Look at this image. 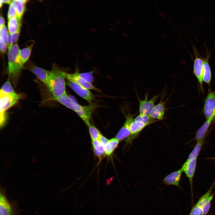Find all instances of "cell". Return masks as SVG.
Listing matches in <instances>:
<instances>
[{
  "mask_svg": "<svg viewBox=\"0 0 215 215\" xmlns=\"http://www.w3.org/2000/svg\"><path fill=\"white\" fill-rule=\"evenodd\" d=\"M67 84L76 93L90 103L93 100L94 96L89 89L75 82L68 81Z\"/></svg>",
  "mask_w": 215,
  "mask_h": 215,
  "instance_id": "cell-9",
  "label": "cell"
},
{
  "mask_svg": "<svg viewBox=\"0 0 215 215\" xmlns=\"http://www.w3.org/2000/svg\"><path fill=\"white\" fill-rule=\"evenodd\" d=\"M65 79L68 81L76 82L80 85L88 89L99 91L92 83H90L82 78L80 75L78 70L76 69L74 73H66Z\"/></svg>",
  "mask_w": 215,
  "mask_h": 215,
  "instance_id": "cell-10",
  "label": "cell"
},
{
  "mask_svg": "<svg viewBox=\"0 0 215 215\" xmlns=\"http://www.w3.org/2000/svg\"><path fill=\"white\" fill-rule=\"evenodd\" d=\"M135 115L136 114H132L129 112L126 115L125 122L116 136V138L119 141L127 139L130 135V125Z\"/></svg>",
  "mask_w": 215,
  "mask_h": 215,
  "instance_id": "cell-8",
  "label": "cell"
},
{
  "mask_svg": "<svg viewBox=\"0 0 215 215\" xmlns=\"http://www.w3.org/2000/svg\"><path fill=\"white\" fill-rule=\"evenodd\" d=\"M20 50L17 43L8 46V75L14 83H15L18 79L23 66L20 64L19 59Z\"/></svg>",
  "mask_w": 215,
  "mask_h": 215,
  "instance_id": "cell-2",
  "label": "cell"
},
{
  "mask_svg": "<svg viewBox=\"0 0 215 215\" xmlns=\"http://www.w3.org/2000/svg\"><path fill=\"white\" fill-rule=\"evenodd\" d=\"M93 71L80 73V76L87 82L92 83L93 81Z\"/></svg>",
  "mask_w": 215,
  "mask_h": 215,
  "instance_id": "cell-32",
  "label": "cell"
},
{
  "mask_svg": "<svg viewBox=\"0 0 215 215\" xmlns=\"http://www.w3.org/2000/svg\"><path fill=\"white\" fill-rule=\"evenodd\" d=\"M16 1V16L20 20H21L25 10V3L22 0L19 1Z\"/></svg>",
  "mask_w": 215,
  "mask_h": 215,
  "instance_id": "cell-25",
  "label": "cell"
},
{
  "mask_svg": "<svg viewBox=\"0 0 215 215\" xmlns=\"http://www.w3.org/2000/svg\"><path fill=\"white\" fill-rule=\"evenodd\" d=\"M0 27H1L4 25L5 23V20L4 19L2 16H1L0 18Z\"/></svg>",
  "mask_w": 215,
  "mask_h": 215,
  "instance_id": "cell-35",
  "label": "cell"
},
{
  "mask_svg": "<svg viewBox=\"0 0 215 215\" xmlns=\"http://www.w3.org/2000/svg\"><path fill=\"white\" fill-rule=\"evenodd\" d=\"M92 144L95 155L101 159L105 155L104 145L99 139L92 140Z\"/></svg>",
  "mask_w": 215,
  "mask_h": 215,
  "instance_id": "cell-22",
  "label": "cell"
},
{
  "mask_svg": "<svg viewBox=\"0 0 215 215\" xmlns=\"http://www.w3.org/2000/svg\"><path fill=\"white\" fill-rule=\"evenodd\" d=\"M214 184L212 185L207 192L199 199L196 204L202 208L204 215H206L209 210L211 201L214 196L213 194H211L212 190Z\"/></svg>",
  "mask_w": 215,
  "mask_h": 215,
  "instance_id": "cell-12",
  "label": "cell"
},
{
  "mask_svg": "<svg viewBox=\"0 0 215 215\" xmlns=\"http://www.w3.org/2000/svg\"><path fill=\"white\" fill-rule=\"evenodd\" d=\"M8 34L7 27L5 25L0 27V43L8 44Z\"/></svg>",
  "mask_w": 215,
  "mask_h": 215,
  "instance_id": "cell-27",
  "label": "cell"
},
{
  "mask_svg": "<svg viewBox=\"0 0 215 215\" xmlns=\"http://www.w3.org/2000/svg\"><path fill=\"white\" fill-rule=\"evenodd\" d=\"M53 100L57 101L76 113L79 110L81 106L74 98L68 96L66 94L57 98H53Z\"/></svg>",
  "mask_w": 215,
  "mask_h": 215,
  "instance_id": "cell-13",
  "label": "cell"
},
{
  "mask_svg": "<svg viewBox=\"0 0 215 215\" xmlns=\"http://www.w3.org/2000/svg\"><path fill=\"white\" fill-rule=\"evenodd\" d=\"M16 2L15 1L13 0L10 4L7 13V18L8 20L13 17L16 16Z\"/></svg>",
  "mask_w": 215,
  "mask_h": 215,
  "instance_id": "cell-29",
  "label": "cell"
},
{
  "mask_svg": "<svg viewBox=\"0 0 215 215\" xmlns=\"http://www.w3.org/2000/svg\"><path fill=\"white\" fill-rule=\"evenodd\" d=\"M13 87L9 81H6L2 86L0 93L4 94H10L15 93Z\"/></svg>",
  "mask_w": 215,
  "mask_h": 215,
  "instance_id": "cell-28",
  "label": "cell"
},
{
  "mask_svg": "<svg viewBox=\"0 0 215 215\" xmlns=\"http://www.w3.org/2000/svg\"><path fill=\"white\" fill-rule=\"evenodd\" d=\"M197 159H192L186 161L181 167L183 172L188 178L192 188L193 177L196 170Z\"/></svg>",
  "mask_w": 215,
  "mask_h": 215,
  "instance_id": "cell-14",
  "label": "cell"
},
{
  "mask_svg": "<svg viewBox=\"0 0 215 215\" xmlns=\"http://www.w3.org/2000/svg\"><path fill=\"white\" fill-rule=\"evenodd\" d=\"M21 26V20H20L17 16L9 20L8 22V29L9 34H12L20 32Z\"/></svg>",
  "mask_w": 215,
  "mask_h": 215,
  "instance_id": "cell-19",
  "label": "cell"
},
{
  "mask_svg": "<svg viewBox=\"0 0 215 215\" xmlns=\"http://www.w3.org/2000/svg\"><path fill=\"white\" fill-rule=\"evenodd\" d=\"M203 113L206 119L215 118V91H210L205 99Z\"/></svg>",
  "mask_w": 215,
  "mask_h": 215,
  "instance_id": "cell-6",
  "label": "cell"
},
{
  "mask_svg": "<svg viewBox=\"0 0 215 215\" xmlns=\"http://www.w3.org/2000/svg\"><path fill=\"white\" fill-rule=\"evenodd\" d=\"M0 215H13L12 208L5 195H0Z\"/></svg>",
  "mask_w": 215,
  "mask_h": 215,
  "instance_id": "cell-18",
  "label": "cell"
},
{
  "mask_svg": "<svg viewBox=\"0 0 215 215\" xmlns=\"http://www.w3.org/2000/svg\"><path fill=\"white\" fill-rule=\"evenodd\" d=\"M189 215H204L202 208L196 204L192 208Z\"/></svg>",
  "mask_w": 215,
  "mask_h": 215,
  "instance_id": "cell-31",
  "label": "cell"
},
{
  "mask_svg": "<svg viewBox=\"0 0 215 215\" xmlns=\"http://www.w3.org/2000/svg\"><path fill=\"white\" fill-rule=\"evenodd\" d=\"M88 126L90 135L92 140L99 139L102 135L99 130L91 124Z\"/></svg>",
  "mask_w": 215,
  "mask_h": 215,
  "instance_id": "cell-26",
  "label": "cell"
},
{
  "mask_svg": "<svg viewBox=\"0 0 215 215\" xmlns=\"http://www.w3.org/2000/svg\"><path fill=\"white\" fill-rule=\"evenodd\" d=\"M7 45V44L0 43V50L1 53H3L6 52Z\"/></svg>",
  "mask_w": 215,
  "mask_h": 215,
  "instance_id": "cell-33",
  "label": "cell"
},
{
  "mask_svg": "<svg viewBox=\"0 0 215 215\" xmlns=\"http://www.w3.org/2000/svg\"><path fill=\"white\" fill-rule=\"evenodd\" d=\"M33 46V43L29 46L20 50L19 59L20 64L23 66L29 59Z\"/></svg>",
  "mask_w": 215,
  "mask_h": 215,
  "instance_id": "cell-20",
  "label": "cell"
},
{
  "mask_svg": "<svg viewBox=\"0 0 215 215\" xmlns=\"http://www.w3.org/2000/svg\"><path fill=\"white\" fill-rule=\"evenodd\" d=\"M119 142L116 138L109 140L108 142L104 146L105 155L108 156L111 155L118 146Z\"/></svg>",
  "mask_w": 215,
  "mask_h": 215,
  "instance_id": "cell-23",
  "label": "cell"
},
{
  "mask_svg": "<svg viewBox=\"0 0 215 215\" xmlns=\"http://www.w3.org/2000/svg\"><path fill=\"white\" fill-rule=\"evenodd\" d=\"M159 95H160L154 96L149 100L148 99V94L146 93L144 99H139V114L149 116L155 105V103Z\"/></svg>",
  "mask_w": 215,
  "mask_h": 215,
  "instance_id": "cell-7",
  "label": "cell"
},
{
  "mask_svg": "<svg viewBox=\"0 0 215 215\" xmlns=\"http://www.w3.org/2000/svg\"><path fill=\"white\" fill-rule=\"evenodd\" d=\"M158 120L151 118L149 116L139 114L134 118L130 125V135L125 140V144H130L147 126Z\"/></svg>",
  "mask_w": 215,
  "mask_h": 215,
  "instance_id": "cell-3",
  "label": "cell"
},
{
  "mask_svg": "<svg viewBox=\"0 0 215 215\" xmlns=\"http://www.w3.org/2000/svg\"><path fill=\"white\" fill-rule=\"evenodd\" d=\"M14 0L15 1H21V0Z\"/></svg>",
  "mask_w": 215,
  "mask_h": 215,
  "instance_id": "cell-38",
  "label": "cell"
},
{
  "mask_svg": "<svg viewBox=\"0 0 215 215\" xmlns=\"http://www.w3.org/2000/svg\"><path fill=\"white\" fill-rule=\"evenodd\" d=\"M29 70L47 87L51 71L35 65L30 66Z\"/></svg>",
  "mask_w": 215,
  "mask_h": 215,
  "instance_id": "cell-11",
  "label": "cell"
},
{
  "mask_svg": "<svg viewBox=\"0 0 215 215\" xmlns=\"http://www.w3.org/2000/svg\"><path fill=\"white\" fill-rule=\"evenodd\" d=\"M3 3L9 4L12 2V0H0Z\"/></svg>",
  "mask_w": 215,
  "mask_h": 215,
  "instance_id": "cell-36",
  "label": "cell"
},
{
  "mask_svg": "<svg viewBox=\"0 0 215 215\" xmlns=\"http://www.w3.org/2000/svg\"><path fill=\"white\" fill-rule=\"evenodd\" d=\"M213 120L211 119H206V121L198 130L195 136L196 142L204 139L205 134Z\"/></svg>",
  "mask_w": 215,
  "mask_h": 215,
  "instance_id": "cell-21",
  "label": "cell"
},
{
  "mask_svg": "<svg viewBox=\"0 0 215 215\" xmlns=\"http://www.w3.org/2000/svg\"><path fill=\"white\" fill-rule=\"evenodd\" d=\"M206 49V56L203 58V60L204 75L203 81L209 85L211 79V72L210 66L209 63V59L210 54L207 50Z\"/></svg>",
  "mask_w": 215,
  "mask_h": 215,
  "instance_id": "cell-17",
  "label": "cell"
},
{
  "mask_svg": "<svg viewBox=\"0 0 215 215\" xmlns=\"http://www.w3.org/2000/svg\"><path fill=\"white\" fill-rule=\"evenodd\" d=\"M183 170L181 168L166 176L163 179V183L166 186L173 185L179 187V182Z\"/></svg>",
  "mask_w": 215,
  "mask_h": 215,
  "instance_id": "cell-16",
  "label": "cell"
},
{
  "mask_svg": "<svg viewBox=\"0 0 215 215\" xmlns=\"http://www.w3.org/2000/svg\"><path fill=\"white\" fill-rule=\"evenodd\" d=\"M20 32L12 34H9L8 39V45L9 46L16 44L19 38Z\"/></svg>",
  "mask_w": 215,
  "mask_h": 215,
  "instance_id": "cell-30",
  "label": "cell"
},
{
  "mask_svg": "<svg viewBox=\"0 0 215 215\" xmlns=\"http://www.w3.org/2000/svg\"><path fill=\"white\" fill-rule=\"evenodd\" d=\"M99 139L104 146L108 142L109 140L102 135L100 137Z\"/></svg>",
  "mask_w": 215,
  "mask_h": 215,
  "instance_id": "cell-34",
  "label": "cell"
},
{
  "mask_svg": "<svg viewBox=\"0 0 215 215\" xmlns=\"http://www.w3.org/2000/svg\"><path fill=\"white\" fill-rule=\"evenodd\" d=\"M51 73L47 87L53 96L56 98L66 93L65 79L66 73L55 65Z\"/></svg>",
  "mask_w": 215,
  "mask_h": 215,
  "instance_id": "cell-1",
  "label": "cell"
},
{
  "mask_svg": "<svg viewBox=\"0 0 215 215\" xmlns=\"http://www.w3.org/2000/svg\"><path fill=\"white\" fill-rule=\"evenodd\" d=\"M195 58L194 60L193 73L196 78L200 85L201 88L203 89V79L204 75L203 60L194 46H193Z\"/></svg>",
  "mask_w": 215,
  "mask_h": 215,
  "instance_id": "cell-5",
  "label": "cell"
},
{
  "mask_svg": "<svg viewBox=\"0 0 215 215\" xmlns=\"http://www.w3.org/2000/svg\"><path fill=\"white\" fill-rule=\"evenodd\" d=\"M165 102L161 100L158 104L154 106L149 114L150 116L155 119L163 120L165 114Z\"/></svg>",
  "mask_w": 215,
  "mask_h": 215,
  "instance_id": "cell-15",
  "label": "cell"
},
{
  "mask_svg": "<svg viewBox=\"0 0 215 215\" xmlns=\"http://www.w3.org/2000/svg\"><path fill=\"white\" fill-rule=\"evenodd\" d=\"M204 139L197 142L193 150L189 154L187 160H189L192 159H197L201 148L203 145Z\"/></svg>",
  "mask_w": 215,
  "mask_h": 215,
  "instance_id": "cell-24",
  "label": "cell"
},
{
  "mask_svg": "<svg viewBox=\"0 0 215 215\" xmlns=\"http://www.w3.org/2000/svg\"><path fill=\"white\" fill-rule=\"evenodd\" d=\"M23 97L21 94L16 92L10 94L0 93V125L1 128L6 120V111L14 105Z\"/></svg>",
  "mask_w": 215,
  "mask_h": 215,
  "instance_id": "cell-4",
  "label": "cell"
},
{
  "mask_svg": "<svg viewBox=\"0 0 215 215\" xmlns=\"http://www.w3.org/2000/svg\"><path fill=\"white\" fill-rule=\"evenodd\" d=\"M21 0L24 3H25L28 0Z\"/></svg>",
  "mask_w": 215,
  "mask_h": 215,
  "instance_id": "cell-37",
  "label": "cell"
}]
</instances>
